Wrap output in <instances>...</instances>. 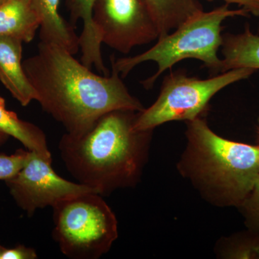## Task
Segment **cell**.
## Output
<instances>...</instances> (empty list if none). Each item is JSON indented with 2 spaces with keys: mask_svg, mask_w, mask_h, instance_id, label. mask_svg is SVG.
<instances>
[{
  "mask_svg": "<svg viewBox=\"0 0 259 259\" xmlns=\"http://www.w3.org/2000/svg\"><path fill=\"white\" fill-rule=\"evenodd\" d=\"M52 208V237L68 258H100L117 239L115 214L100 194H80Z\"/></svg>",
  "mask_w": 259,
  "mask_h": 259,
  "instance_id": "cell-5",
  "label": "cell"
},
{
  "mask_svg": "<svg viewBox=\"0 0 259 259\" xmlns=\"http://www.w3.org/2000/svg\"><path fill=\"white\" fill-rule=\"evenodd\" d=\"M0 131L18 140L24 147L46 158H52L47 136L35 124L21 120L15 112L8 110L5 100L0 96Z\"/></svg>",
  "mask_w": 259,
  "mask_h": 259,
  "instance_id": "cell-14",
  "label": "cell"
},
{
  "mask_svg": "<svg viewBox=\"0 0 259 259\" xmlns=\"http://www.w3.org/2000/svg\"><path fill=\"white\" fill-rule=\"evenodd\" d=\"M187 134L183 171L221 204L239 207L259 177V146L223 139L199 117Z\"/></svg>",
  "mask_w": 259,
  "mask_h": 259,
  "instance_id": "cell-3",
  "label": "cell"
},
{
  "mask_svg": "<svg viewBox=\"0 0 259 259\" xmlns=\"http://www.w3.org/2000/svg\"><path fill=\"white\" fill-rule=\"evenodd\" d=\"M5 1H6V0H0V3H3Z\"/></svg>",
  "mask_w": 259,
  "mask_h": 259,
  "instance_id": "cell-23",
  "label": "cell"
},
{
  "mask_svg": "<svg viewBox=\"0 0 259 259\" xmlns=\"http://www.w3.org/2000/svg\"><path fill=\"white\" fill-rule=\"evenodd\" d=\"M258 32H259V28H258Z\"/></svg>",
  "mask_w": 259,
  "mask_h": 259,
  "instance_id": "cell-24",
  "label": "cell"
},
{
  "mask_svg": "<svg viewBox=\"0 0 259 259\" xmlns=\"http://www.w3.org/2000/svg\"><path fill=\"white\" fill-rule=\"evenodd\" d=\"M51 164L52 158L30 151L23 168L13 178L5 181L13 200L28 217L33 216L37 209L53 207L80 194L97 193L88 186L62 178Z\"/></svg>",
  "mask_w": 259,
  "mask_h": 259,
  "instance_id": "cell-7",
  "label": "cell"
},
{
  "mask_svg": "<svg viewBox=\"0 0 259 259\" xmlns=\"http://www.w3.org/2000/svg\"><path fill=\"white\" fill-rule=\"evenodd\" d=\"M30 151L19 148L13 154L0 153V180L6 181L15 177L23 168Z\"/></svg>",
  "mask_w": 259,
  "mask_h": 259,
  "instance_id": "cell-18",
  "label": "cell"
},
{
  "mask_svg": "<svg viewBox=\"0 0 259 259\" xmlns=\"http://www.w3.org/2000/svg\"><path fill=\"white\" fill-rule=\"evenodd\" d=\"M214 1V0H207ZM226 4H236L241 8L248 11V13L259 17V0H222Z\"/></svg>",
  "mask_w": 259,
  "mask_h": 259,
  "instance_id": "cell-20",
  "label": "cell"
},
{
  "mask_svg": "<svg viewBox=\"0 0 259 259\" xmlns=\"http://www.w3.org/2000/svg\"><path fill=\"white\" fill-rule=\"evenodd\" d=\"M40 20L30 0H6L0 3V36L30 42L40 29Z\"/></svg>",
  "mask_w": 259,
  "mask_h": 259,
  "instance_id": "cell-12",
  "label": "cell"
},
{
  "mask_svg": "<svg viewBox=\"0 0 259 259\" xmlns=\"http://www.w3.org/2000/svg\"><path fill=\"white\" fill-rule=\"evenodd\" d=\"M5 247L0 244V259L2 258V255H3V250H4Z\"/></svg>",
  "mask_w": 259,
  "mask_h": 259,
  "instance_id": "cell-22",
  "label": "cell"
},
{
  "mask_svg": "<svg viewBox=\"0 0 259 259\" xmlns=\"http://www.w3.org/2000/svg\"><path fill=\"white\" fill-rule=\"evenodd\" d=\"M249 14L243 8L231 10L225 4L209 12H199L191 17L172 33L158 37V42L142 54L115 59L111 58L112 69L121 77L142 63L154 61L158 65L156 74L142 81L146 89H151L166 70L185 59H197L214 73L221 72L222 60L218 53L222 47V24L226 19Z\"/></svg>",
  "mask_w": 259,
  "mask_h": 259,
  "instance_id": "cell-4",
  "label": "cell"
},
{
  "mask_svg": "<svg viewBox=\"0 0 259 259\" xmlns=\"http://www.w3.org/2000/svg\"><path fill=\"white\" fill-rule=\"evenodd\" d=\"M40 20V41L60 46L72 54L79 51V36L59 12L61 0H30Z\"/></svg>",
  "mask_w": 259,
  "mask_h": 259,
  "instance_id": "cell-11",
  "label": "cell"
},
{
  "mask_svg": "<svg viewBox=\"0 0 259 259\" xmlns=\"http://www.w3.org/2000/svg\"><path fill=\"white\" fill-rule=\"evenodd\" d=\"M225 255L231 258L259 259V234L248 229L233 237L228 241Z\"/></svg>",
  "mask_w": 259,
  "mask_h": 259,
  "instance_id": "cell-16",
  "label": "cell"
},
{
  "mask_svg": "<svg viewBox=\"0 0 259 259\" xmlns=\"http://www.w3.org/2000/svg\"><path fill=\"white\" fill-rule=\"evenodd\" d=\"M221 47V73L239 68L259 70V35L248 27L241 33L226 34Z\"/></svg>",
  "mask_w": 259,
  "mask_h": 259,
  "instance_id": "cell-13",
  "label": "cell"
},
{
  "mask_svg": "<svg viewBox=\"0 0 259 259\" xmlns=\"http://www.w3.org/2000/svg\"><path fill=\"white\" fill-rule=\"evenodd\" d=\"M255 70L239 68L229 70L207 79L190 77L177 71L165 77L156 101L136 115L135 131H151L165 122L192 121L199 118L218 92L232 83L250 77Z\"/></svg>",
  "mask_w": 259,
  "mask_h": 259,
  "instance_id": "cell-6",
  "label": "cell"
},
{
  "mask_svg": "<svg viewBox=\"0 0 259 259\" xmlns=\"http://www.w3.org/2000/svg\"><path fill=\"white\" fill-rule=\"evenodd\" d=\"M23 65L36 101L67 134H83L100 117L114 110L145 109L115 70L110 76L95 74L56 44L40 41L36 54Z\"/></svg>",
  "mask_w": 259,
  "mask_h": 259,
  "instance_id": "cell-1",
  "label": "cell"
},
{
  "mask_svg": "<svg viewBox=\"0 0 259 259\" xmlns=\"http://www.w3.org/2000/svg\"><path fill=\"white\" fill-rule=\"evenodd\" d=\"M239 208L244 216L245 223L248 229L259 234V177Z\"/></svg>",
  "mask_w": 259,
  "mask_h": 259,
  "instance_id": "cell-17",
  "label": "cell"
},
{
  "mask_svg": "<svg viewBox=\"0 0 259 259\" xmlns=\"http://www.w3.org/2000/svg\"><path fill=\"white\" fill-rule=\"evenodd\" d=\"M138 112L114 110L83 134L66 133L61 137V159L76 182L102 196L137 183L151 133L135 131Z\"/></svg>",
  "mask_w": 259,
  "mask_h": 259,
  "instance_id": "cell-2",
  "label": "cell"
},
{
  "mask_svg": "<svg viewBox=\"0 0 259 259\" xmlns=\"http://www.w3.org/2000/svg\"><path fill=\"white\" fill-rule=\"evenodd\" d=\"M97 0H66L70 18L73 24L81 21L82 32L79 36V50L81 52V62L87 67L95 69L104 75L108 74V70L102 55V42L94 24V5Z\"/></svg>",
  "mask_w": 259,
  "mask_h": 259,
  "instance_id": "cell-10",
  "label": "cell"
},
{
  "mask_svg": "<svg viewBox=\"0 0 259 259\" xmlns=\"http://www.w3.org/2000/svg\"><path fill=\"white\" fill-rule=\"evenodd\" d=\"M157 25L159 37L203 11L198 0H144Z\"/></svg>",
  "mask_w": 259,
  "mask_h": 259,
  "instance_id": "cell-15",
  "label": "cell"
},
{
  "mask_svg": "<svg viewBox=\"0 0 259 259\" xmlns=\"http://www.w3.org/2000/svg\"><path fill=\"white\" fill-rule=\"evenodd\" d=\"M36 250L26 245L19 244L12 248H5L1 259H35Z\"/></svg>",
  "mask_w": 259,
  "mask_h": 259,
  "instance_id": "cell-19",
  "label": "cell"
},
{
  "mask_svg": "<svg viewBox=\"0 0 259 259\" xmlns=\"http://www.w3.org/2000/svg\"><path fill=\"white\" fill-rule=\"evenodd\" d=\"M93 18L102 44L122 54L159 37L144 0H97Z\"/></svg>",
  "mask_w": 259,
  "mask_h": 259,
  "instance_id": "cell-8",
  "label": "cell"
},
{
  "mask_svg": "<svg viewBox=\"0 0 259 259\" xmlns=\"http://www.w3.org/2000/svg\"><path fill=\"white\" fill-rule=\"evenodd\" d=\"M23 41L0 36V81L23 107L37 100V95L23 65Z\"/></svg>",
  "mask_w": 259,
  "mask_h": 259,
  "instance_id": "cell-9",
  "label": "cell"
},
{
  "mask_svg": "<svg viewBox=\"0 0 259 259\" xmlns=\"http://www.w3.org/2000/svg\"><path fill=\"white\" fill-rule=\"evenodd\" d=\"M10 136H8V135L5 134L4 133L0 131V146L6 144Z\"/></svg>",
  "mask_w": 259,
  "mask_h": 259,
  "instance_id": "cell-21",
  "label": "cell"
}]
</instances>
